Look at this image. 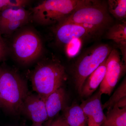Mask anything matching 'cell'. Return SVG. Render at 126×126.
Masks as SVG:
<instances>
[{
    "mask_svg": "<svg viewBox=\"0 0 126 126\" xmlns=\"http://www.w3.org/2000/svg\"><path fill=\"white\" fill-rule=\"evenodd\" d=\"M53 31L56 41L63 45H68L74 39H83L94 35L81 25L64 20L55 25Z\"/></svg>",
    "mask_w": 126,
    "mask_h": 126,
    "instance_id": "cell-9",
    "label": "cell"
},
{
    "mask_svg": "<svg viewBox=\"0 0 126 126\" xmlns=\"http://www.w3.org/2000/svg\"><path fill=\"white\" fill-rule=\"evenodd\" d=\"M87 124L88 126H100L90 118H88Z\"/></svg>",
    "mask_w": 126,
    "mask_h": 126,
    "instance_id": "cell-23",
    "label": "cell"
},
{
    "mask_svg": "<svg viewBox=\"0 0 126 126\" xmlns=\"http://www.w3.org/2000/svg\"><path fill=\"white\" fill-rule=\"evenodd\" d=\"M9 53V46L0 34V62L5 60Z\"/></svg>",
    "mask_w": 126,
    "mask_h": 126,
    "instance_id": "cell-20",
    "label": "cell"
},
{
    "mask_svg": "<svg viewBox=\"0 0 126 126\" xmlns=\"http://www.w3.org/2000/svg\"><path fill=\"white\" fill-rule=\"evenodd\" d=\"M106 38L116 44L121 52L124 63H126V22L112 25L108 29Z\"/></svg>",
    "mask_w": 126,
    "mask_h": 126,
    "instance_id": "cell-14",
    "label": "cell"
},
{
    "mask_svg": "<svg viewBox=\"0 0 126 126\" xmlns=\"http://www.w3.org/2000/svg\"><path fill=\"white\" fill-rule=\"evenodd\" d=\"M100 126H126V107L121 108L115 106L108 110Z\"/></svg>",
    "mask_w": 126,
    "mask_h": 126,
    "instance_id": "cell-16",
    "label": "cell"
},
{
    "mask_svg": "<svg viewBox=\"0 0 126 126\" xmlns=\"http://www.w3.org/2000/svg\"><path fill=\"white\" fill-rule=\"evenodd\" d=\"M63 20L81 25L94 35L108 29L113 23L107 2L100 0H81L76 9Z\"/></svg>",
    "mask_w": 126,
    "mask_h": 126,
    "instance_id": "cell-1",
    "label": "cell"
},
{
    "mask_svg": "<svg viewBox=\"0 0 126 126\" xmlns=\"http://www.w3.org/2000/svg\"><path fill=\"white\" fill-rule=\"evenodd\" d=\"M66 78L64 67L55 59L38 63L31 77L33 90L45 101L49 94L62 87Z\"/></svg>",
    "mask_w": 126,
    "mask_h": 126,
    "instance_id": "cell-3",
    "label": "cell"
},
{
    "mask_svg": "<svg viewBox=\"0 0 126 126\" xmlns=\"http://www.w3.org/2000/svg\"><path fill=\"white\" fill-rule=\"evenodd\" d=\"M63 118L69 126H87L88 118L80 106L74 104L64 108Z\"/></svg>",
    "mask_w": 126,
    "mask_h": 126,
    "instance_id": "cell-15",
    "label": "cell"
},
{
    "mask_svg": "<svg viewBox=\"0 0 126 126\" xmlns=\"http://www.w3.org/2000/svg\"><path fill=\"white\" fill-rule=\"evenodd\" d=\"M31 1L27 0H0V12L10 7H24Z\"/></svg>",
    "mask_w": 126,
    "mask_h": 126,
    "instance_id": "cell-19",
    "label": "cell"
},
{
    "mask_svg": "<svg viewBox=\"0 0 126 126\" xmlns=\"http://www.w3.org/2000/svg\"><path fill=\"white\" fill-rule=\"evenodd\" d=\"M107 2L109 12L118 20L125 22L126 18V0H108Z\"/></svg>",
    "mask_w": 126,
    "mask_h": 126,
    "instance_id": "cell-17",
    "label": "cell"
},
{
    "mask_svg": "<svg viewBox=\"0 0 126 126\" xmlns=\"http://www.w3.org/2000/svg\"><path fill=\"white\" fill-rule=\"evenodd\" d=\"M44 126H69L63 117H59L55 120H48Z\"/></svg>",
    "mask_w": 126,
    "mask_h": 126,
    "instance_id": "cell-21",
    "label": "cell"
},
{
    "mask_svg": "<svg viewBox=\"0 0 126 126\" xmlns=\"http://www.w3.org/2000/svg\"><path fill=\"white\" fill-rule=\"evenodd\" d=\"M31 14L24 7H10L0 12V34L10 35L29 23Z\"/></svg>",
    "mask_w": 126,
    "mask_h": 126,
    "instance_id": "cell-8",
    "label": "cell"
},
{
    "mask_svg": "<svg viewBox=\"0 0 126 126\" xmlns=\"http://www.w3.org/2000/svg\"><path fill=\"white\" fill-rule=\"evenodd\" d=\"M27 84L14 70L0 67V108L14 115L20 113L29 94Z\"/></svg>",
    "mask_w": 126,
    "mask_h": 126,
    "instance_id": "cell-2",
    "label": "cell"
},
{
    "mask_svg": "<svg viewBox=\"0 0 126 126\" xmlns=\"http://www.w3.org/2000/svg\"><path fill=\"white\" fill-rule=\"evenodd\" d=\"M15 32L9 47L10 53L23 64H29L38 59L43 53V46L37 32L26 26Z\"/></svg>",
    "mask_w": 126,
    "mask_h": 126,
    "instance_id": "cell-4",
    "label": "cell"
},
{
    "mask_svg": "<svg viewBox=\"0 0 126 126\" xmlns=\"http://www.w3.org/2000/svg\"><path fill=\"white\" fill-rule=\"evenodd\" d=\"M107 59L88 77L84 82L80 94L81 96H90L100 86L106 74Z\"/></svg>",
    "mask_w": 126,
    "mask_h": 126,
    "instance_id": "cell-12",
    "label": "cell"
},
{
    "mask_svg": "<svg viewBox=\"0 0 126 126\" xmlns=\"http://www.w3.org/2000/svg\"><path fill=\"white\" fill-rule=\"evenodd\" d=\"M126 70V63L121 53L112 49L106 60V74L99 87L101 93L110 96Z\"/></svg>",
    "mask_w": 126,
    "mask_h": 126,
    "instance_id": "cell-7",
    "label": "cell"
},
{
    "mask_svg": "<svg viewBox=\"0 0 126 126\" xmlns=\"http://www.w3.org/2000/svg\"><path fill=\"white\" fill-rule=\"evenodd\" d=\"M102 95L99 90L79 106L88 118L92 119L100 126L106 118L101 102Z\"/></svg>",
    "mask_w": 126,
    "mask_h": 126,
    "instance_id": "cell-11",
    "label": "cell"
},
{
    "mask_svg": "<svg viewBox=\"0 0 126 126\" xmlns=\"http://www.w3.org/2000/svg\"><path fill=\"white\" fill-rule=\"evenodd\" d=\"M81 0H45L32 9L31 18L42 25L56 24L68 16Z\"/></svg>",
    "mask_w": 126,
    "mask_h": 126,
    "instance_id": "cell-5",
    "label": "cell"
},
{
    "mask_svg": "<svg viewBox=\"0 0 126 126\" xmlns=\"http://www.w3.org/2000/svg\"><path fill=\"white\" fill-rule=\"evenodd\" d=\"M125 97H126V78L108 100L102 105L103 109H107L108 111L116 105L120 100Z\"/></svg>",
    "mask_w": 126,
    "mask_h": 126,
    "instance_id": "cell-18",
    "label": "cell"
},
{
    "mask_svg": "<svg viewBox=\"0 0 126 126\" xmlns=\"http://www.w3.org/2000/svg\"><path fill=\"white\" fill-rule=\"evenodd\" d=\"M112 50L108 45L101 44L90 47L79 56L75 65L74 78L80 95L88 77L107 58Z\"/></svg>",
    "mask_w": 126,
    "mask_h": 126,
    "instance_id": "cell-6",
    "label": "cell"
},
{
    "mask_svg": "<svg viewBox=\"0 0 126 126\" xmlns=\"http://www.w3.org/2000/svg\"><path fill=\"white\" fill-rule=\"evenodd\" d=\"M20 113H23L34 124H43L48 120L45 101L38 94H29L23 102Z\"/></svg>",
    "mask_w": 126,
    "mask_h": 126,
    "instance_id": "cell-10",
    "label": "cell"
},
{
    "mask_svg": "<svg viewBox=\"0 0 126 126\" xmlns=\"http://www.w3.org/2000/svg\"><path fill=\"white\" fill-rule=\"evenodd\" d=\"M66 93L62 87L49 94L45 100L48 119H52L65 108Z\"/></svg>",
    "mask_w": 126,
    "mask_h": 126,
    "instance_id": "cell-13",
    "label": "cell"
},
{
    "mask_svg": "<svg viewBox=\"0 0 126 126\" xmlns=\"http://www.w3.org/2000/svg\"><path fill=\"white\" fill-rule=\"evenodd\" d=\"M79 39H75L69 44L68 48V52L69 56H72L75 54L79 49L80 44L79 41Z\"/></svg>",
    "mask_w": 126,
    "mask_h": 126,
    "instance_id": "cell-22",
    "label": "cell"
},
{
    "mask_svg": "<svg viewBox=\"0 0 126 126\" xmlns=\"http://www.w3.org/2000/svg\"><path fill=\"white\" fill-rule=\"evenodd\" d=\"M30 126H43V124H34L33 123L32 125Z\"/></svg>",
    "mask_w": 126,
    "mask_h": 126,
    "instance_id": "cell-24",
    "label": "cell"
}]
</instances>
